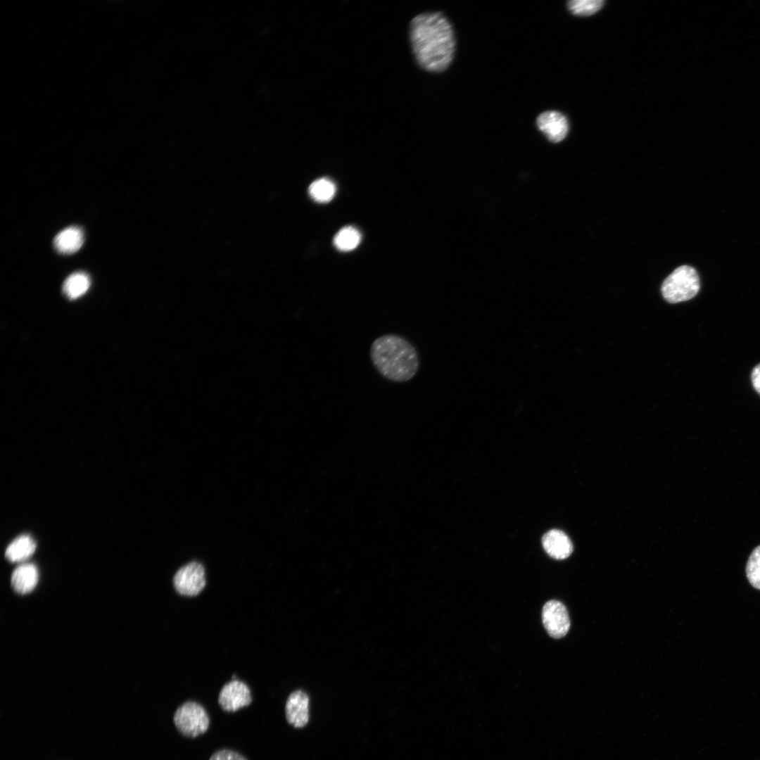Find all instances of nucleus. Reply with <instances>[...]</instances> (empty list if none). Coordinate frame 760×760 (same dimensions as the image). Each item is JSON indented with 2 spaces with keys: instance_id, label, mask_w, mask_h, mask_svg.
Returning a JSON list of instances; mask_svg holds the SVG:
<instances>
[{
  "instance_id": "f257e3e1",
  "label": "nucleus",
  "mask_w": 760,
  "mask_h": 760,
  "mask_svg": "<svg viewBox=\"0 0 760 760\" xmlns=\"http://www.w3.org/2000/svg\"><path fill=\"white\" fill-rule=\"evenodd\" d=\"M409 39L415 61L423 70L440 72L450 65L455 38L451 23L442 13L415 15L410 23Z\"/></svg>"
},
{
  "instance_id": "f03ea898",
  "label": "nucleus",
  "mask_w": 760,
  "mask_h": 760,
  "mask_svg": "<svg viewBox=\"0 0 760 760\" xmlns=\"http://www.w3.org/2000/svg\"><path fill=\"white\" fill-rule=\"evenodd\" d=\"M369 355L376 371L393 382L410 381L419 367L415 347L398 334H386L376 338L371 345Z\"/></svg>"
},
{
  "instance_id": "7ed1b4c3",
  "label": "nucleus",
  "mask_w": 760,
  "mask_h": 760,
  "mask_svg": "<svg viewBox=\"0 0 760 760\" xmlns=\"http://www.w3.org/2000/svg\"><path fill=\"white\" fill-rule=\"evenodd\" d=\"M699 288V279L696 270L690 266L682 265L664 281L661 293L667 302L677 303L694 298Z\"/></svg>"
},
{
  "instance_id": "20e7f679",
  "label": "nucleus",
  "mask_w": 760,
  "mask_h": 760,
  "mask_svg": "<svg viewBox=\"0 0 760 760\" xmlns=\"http://www.w3.org/2000/svg\"><path fill=\"white\" fill-rule=\"evenodd\" d=\"M173 722L181 735L194 738L208 730L210 718L201 704L195 701H186L176 709Z\"/></svg>"
},
{
  "instance_id": "39448f33",
  "label": "nucleus",
  "mask_w": 760,
  "mask_h": 760,
  "mask_svg": "<svg viewBox=\"0 0 760 760\" xmlns=\"http://www.w3.org/2000/svg\"><path fill=\"white\" fill-rule=\"evenodd\" d=\"M207 574L199 562H189L177 569L172 578L175 592L182 596L193 597L199 595L207 585Z\"/></svg>"
},
{
  "instance_id": "423d86ee",
  "label": "nucleus",
  "mask_w": 760,
  "mask_h": 760,
  "mask_svg": "<svg viewBox=\"0 0 760 760\" xmlns=\"http://www.w3.org/2000/svg\"><path fill=\"white\" fill-rule=\"evenodd\" d=\"M218 704L226 712H234L249 706L253 701L248 685L239 679L230 680L220 689Z\"/></svg>"
},
{
  "instance_id": "0eeeda50",
  "label": "nucleus",
  "mask_w": 760,
  "mask_h": 760,
  "mask_svg": "<svg viewBox=\"0 0 760 760\" xmlns=\"http://www.w3.org/2000/svg\"><path fill=\"white\" fill-rule=\"evenodd\" d=\"M542 620L548 634L554 638L566 635L570 628L569 613L564 604L557 600H550L543 607Z\"/></svg>"
},
{
  "instance_id": "6e6552de",
  "label": "nucleus",
  "mask_w": 760,
  "mask_h": 760,
  "mask_svg": "<svg viewBox=\"0 0 760 760\" xmlns=\"http://www.w3.org/2000/svg\"><path fill=\"white\" fill-rule=\"evenodd\" d=\"M536 125L538 129L554 143L562 141L569 131L566 118L556 110H547L540 113L536 119Z\"/></svg>"
},
{
  "instance_id": "1a4fd4ad",
  "label": "nucleus",
  "mask_w": 760,
  "mask_h": 760,
  "mask_svg": "<svg viewBox=\"0 0 760 760\" xmlns=\"http://www.w3.org/2000/svg\"><path fill=\"white\" fill-rule=\"evenodd\" d=\"M288 723L295 728H303L309 720V697L302 690L291 692L285 705Z\"/></svg>"
},
{
  "instance_id": "9d476101",
  "label": "nucleus",
  "mask_w": 760,
  "mask_h": 760,
  "mask_svg": "<svg viewBox=\"0 0 760 760\" xmlns=\"http://www.w3.org/2000/svg\"><path fill=\"white\" fill-rule=\"evenodd\" d=\"M542 544L545 552L552 558L564 559L573 552V544L563 531L552 529L547 531L542 538Z\"/></svg>"
},
{
  "instance_id": "9b49d317",
  "label": "nucleus",
  "mask_w": 760,
  "mask_h": 760,
  "mask_svg": "<svg viewBox=\"0 0 760 760\" xmlns=\"http://www.w3.org/2000/svg\"><path fill=\"white\" fill-rule=\"evenodd\" d=\"M84 240L83 230L79 227L71 226L56 234L53 239V246L61 254H71L82 247Z\"/></svg>"
},
{
  "instance_id": "f8f14e48",
  "label": "nucleus",
  "mask_w": 760,
  "mask_h": 760,
  "mask_svg": "<svg viewBox=\"0 0 760 760\" xmlns=\"http://www.w3.org/2000/svg\"><path fill=\"white\" fill-rule=\"evenodd\" d=\"M39 572L33 564H22L13 571L11 576L13 588L18 593L26 594L31 592L37 585Z\"/></svg>"
},
{
  "instance_id": "ddd939ff",
  "label": "nucleus",
  "mask_w": 760,
  "mask_h": 760,
  "mask_svg": "<svg viewBox=\"0 0 760 760\" xmlns=\"http://www.w3.org/2000/svg\"><path fill=\"white\" fill-rule=\"evenodd\" d=\"M36 543L29 535H21L14 539L6 550V557L11 562H21L34 552Z\"/></svg>"
},
{
  "instance_id": "4468645a",
  "label": "nucleus",
  "mask_w": 760,
  "mask_h": 760,
  "mask_svg": "<svg viewBox=\"0 0 760 760\" xmlns=\"http://www.w3.org/2000/svg\"><path fill=\"white\" fill-rule=\"evenodd\" d=\"M91 280L84 272H77L70 274L63 284V291L70 299H76L83 296L89 289Z\"/></svg>"
},
{
  "instance_id": "2eb2a0df",
  "label": "nucleus",
  "mask_w": 760,
  "mask_h": 760,
  "mask_svg": "<svg viewBox=\"0 0 760 760\" xmlns=\"http://www.w3.org/2000/svg\"><path fill=\"white\" fill-rule=\"evenodd\" d=\"M361 235L353 227H345L340 229L334 238V244L341 251H350L360 243Z\"/></svg>"
},
{
  "instance_id": "dca6fc26",
  "label": "nucleus",
  "mask_w": 760,
  "mask_h": 760,
  "mask_svg": "<svg viewBox=\"0 0 760 760\" xmlns=\"http://www.w3.org/2000/svg\"><path fill=\"white\" fill-rule=\"evenodd\" d=\"M336 193L335 184L327 178H321L314 181L309 186L310 196L319 203L330 201Z\"/></svg>"
},
{
  "instance_id": "f3484780",
  "label": "nucleus",
  "mask_w": 760,
  "mask_h": 760,
  "mask_svg": "<svg viewBox=\"0 0 760 760\" xmlns=\"http://www.w3.org/2000/svg\"><path fill=\"white\" fill-rule=\"evenodd\" d=\"M745 573L750 585L760 590V545L756 546L749 556Z\"/></svg>"
},
{
  "instance_id": "a211bd4d",
  "label": "nucleus",
  "mask_w": 760,
  "mask_h": 760,
  "mask_svg": "<svg viewBox=\"0 0 760 760\" xmlns=\"http://www.w3.org/2000/svg\"><path fill=\"white\" fill-rule=\"evenodd\" d=\"M602 0H572L567 3L569 10L576 15H590L602 8Z\"/></svg>"
},
{
  "instance_id": "6ab92c4d",
  "label": "nucleus",
  "mask_w": 760,
  "mask_h": 760,
  "mask_svg": "<svg viewBox=\"0 0 760 760\" xmlns=\"http://www.w3.org/2000/svg\"><path fill=\"white\" fill-rule=\"evenodd\" d=\"M209 760H247L243 755L239 752L228 749H222L214 752Z\"/></svg>"
},
{
  "instance_id": "aec40b11",
  "label": "nucleus",
  "mask_w": 760,
  "mask_h": 760,
  "mask_svg": "<svg viewBox=\"0 0 760 760\" xmlns=\"http://www.w3.org/2000/svg\"><path fill=\"white\" fill-rule=\"evenodd\" d=\"M751 380L754 390L760 395V363L753 368L751 373Z\"/></svg>"
}]
</instances>
